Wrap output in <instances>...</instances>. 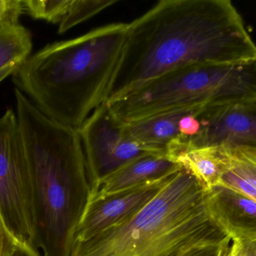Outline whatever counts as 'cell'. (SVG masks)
<instances>
[{"instance_id": "obj_14", "label": "cell", "mask_w": 256, "mask_h": 256, "mask_svg": "<svg viewBox=\"0 0 256 256\" xmlns=\"http://www.w3.org/2000/svg\"><path fill=\"white\" fill-rule=\"evenodd\" d=\"M226 168L231 170L256 188V147H225Z\"/></svg>"}, {"instance_id": "obj_3", "label": "cell", "mask_w": 256, "mask_h": 256, "mask_svg": "<svg viewBox=\"0 0 256 256\" xmlns=\"http://www.w3.org/2000/svg\"><path fill=\"white\" fill-rule=\"evenodd\" d=\"M128 26L114 23L50 44L26 60L14 74V82L44 114L79 129L106 102Z\"/></svg>"}, {"instance_id": "obj_4", "label": "cell", "mask_w": 256, "mask_h": 256, "mask_svg": "<svg viewBox=\"0 0 256 256\" xmlns=\"http://www.w3.org/2000/svg\"><path fill=\"white\" fill-rule=\"evenodd\" d=\"M207 189L182 167L135 215L85 241L70 256H180L197 245L228 236L212 219Z\"/></svg>"}, {"instance_id": "obj_2", "label": "cell", "mask_w": 256, "mask_h": 256, "mask_svg": "<svg viewBox=\"0 0 256 256\" xmlns=\"http://www.w3.org/2000/svg\"><path fill=\"white\" fill-rule=\"evenodd\" d=\"M14 95L32 181L34 246L43 256H70L92 198L79 131L44 114L19 89Z\"/></svg>"}, {"instance_id": "obj_23", "label": "cell", "mask_w": 256, "mask_h": 256, "mask_svg": "<svg viewBox=\"0 0 256 256\" xmlns=\"http://www.w3.org/2000/svg\"><path fill=\"white\" fill-rule=\"evenodd\" d=\"M226 256H234V251H233L232 248L230 247V251H228V254Z\"/></svg>"}, {"instance_id": "obj_22", "label": "cell", "mask_w": 256, "mask_h": 256, "mask_svg": "<svg viewBox=\"0 0 256 256\" xmlns=\"http://www.w3.org/2000/svg\"><path fill=\"white\" fill-rule=\"evenodd\" d=\"M18 69V68L10 67L0 71V83H1L3 80L6 79L9 75H14Z\"/></svg>"}, {"instance_id": "obj_12", "label": "cell", "mask_w": 256, "mask_h": 256, "mask_svg": "<svg viewBox=\"0 0 256 256\" xmlns=\"http://www.w3.org/2000/svg\"><path fill=\"white\" fill-rule=\"evenodd\" d=\"M172 159L189 170L208 189L220 183L227 167V156L222 146L188 149Z\"/></svg>"}, {"instance_id": "obj_7", "label": "cell", "mask_w": 256, "mask_h": 256, "mask_svg": "<svg viewBox=\"0 0 256 256\" xmlns=\"http://www.w3.org/2000/svg\"><path fill=\"white\" fill-rule=\"evenodd\" d=\"M198 118L200 131L192 138L180 139L179 151L216 146L256 147V101L204 108Z\"/></svg>"}, {"instance_id": "obj_11", "label": "cell", "mask_w": 256, "mask_h": 256, "mask_svg": "<svg viewBox=\"0 0 256 256\" xmlns=\"http://www.w3.org/2000/svg\"><path fill=\"white\" fill-rule=\"evenodd\" d=\"M197 109L200 108H179L154 114L126 123V131L131 139L148 151L167 156L170 146L182 138L180 120Z\"/></svg>"}, {"instance_id": "obj_15", "label": "cell", "mask_w": 256, "mask_h": 256, "mask_svg": "<svg viewBox=\"0 0 256 256\" xmlns=\"http://www.w3.org/2000/svg\"><path fill=\"white\" fill-rule=\"evenodd\" d=\"M116 3V0H72L67 16L58 27V34L66 33Z\"/></svg>"}, {"instance_id": "obj_18", "label": "cell", "mask_w": 256, "mask_h": 256, "mask_svg": "<svg viewBox=\"0 0 256 256\" xmlns=\"http://www.w3.org/2000/svg\"><path fill=\"white\" fill-rule=\"evenodd\" d=\"M24 12L22 0H0V27L19 24Z\"/></svg>"}, {"instance_id": "obj_19", "label": "cell", "mask_w": 256, "mask_h": 256, "mask_svg": "<svg viewBox=\"0 0 256 256\" xmlns=\"http://www.w3.org/2000/svg\"><path fill=\"white\" fill-rule=\"evenodd\" d=\"M20 242L8 228L0 210V256L12 255Z\"/></svg>"}, {"instance_id": "obj_8", "label": "cell", "mask_w": 256, "mask_h": 256, "mask_svg": "<svg viewBox=\"0 0 256 256\" xmlns=\"http://www.w3.org/2000/svg\"><path fill=\"white\" fill-rule=\"evenodd\" d=\"M176 173L137 187L92 197L76 228L74 242L90 240L132 217L159 193Z\"/></svg>"}, {"instance_id": "obj_17", "label": "cell", "mask_w": 256, "mask_h": 256, "mask_svg": "<svg viewBox=\"0 0 256 256\" xmlns=\"http://www.w3.org/2000/svg\"><path fill=\"white\" fill-rule=\"evenodd\" d=\"M231 239L226 237L222 241L197 245L180 256H226L230 249Z\"/></svg>"}, {"instance_id": "obj_10", "label": "cell", "mask_w": 256, "mask_h": 256, "mask_svg": "<svg viewBox=\"0 0 256 256\" xmlns=\"http://www.w3.org/2000/svg\"><path fill=\"white\" fill-rule=\"evenodd\" d=\"M182 168L180 164L166 155H144L105 179L92 198L156 181L177 172Z\"/></svg>"}, {"instance_id": "obj_5", "label": "cell", "mask_w": 256, "mask_h": 256, "mask_svg": "<svg viewBox=\"0 0 256 256\" xmlns=\"http://www.w3.org/2000/svg\"><path fill=\"white\" fill-rule=\"evenodd\" d=\"M0 210L16 238L36 248L31 171L18 117L10 109L0 117Z\"/></svg>"}, {"instance_id": "obj_6", "label": "cell", "mask_w": 256, "mask_h": 256, "mask_svg": "<svg viewBox=\"0 0 256 256\" xmlns=\"http://www.w3.org/2000/svg\"><path fill=\"white\" fill-rule=\"evenodd\" d=\"M78 131L92 195L111 174L137 158L152 153L131 139L126 123L114 114L106 102L93 111Z\"/></svg>"}, {"instance_id": "obj_9", "label": "cell", "mask_w": 256, "mask_h": 256, "mask_svg": "<svg viewBox=\"0 0 256 256\" xmlns=\"http://www.w3.org/2000/svg\"><path fill=\"white\" fill-rule=\"evenodd\" d=\"M206 204L212 219L231 240L256 239V201L218 184L207 189Z\"/></svg>"}, {"instance_id": "obj_21", "label": "cell", "mask_w": 256, "mask_h": 256, "mask_svg": "<svg viewBox=\"0 0 256 256\" xmlns=\"http://www.w3.org/2000/svg\"><path fill=\"white\" fill-rule=\"evenodd\" d=\"M10 256H43L40 255L38 249L26 243L20 242L15 250Z\"/></svg>"}, {"instance_id": "obj_20", "label": "cell", "mask_w": 256, "mask_h": 256, "mask_svg": "<svg viewBox=\"0 0 256 256\" xmlns=\"http://www.w3.org/2000/svg\"><path fill=\"white\" fill-rule=\"evenodd\" d=\"M232 248L234 256H256V239L234 240Z\"/></svg>"}, {"instance_id": "obj_13", "label": "cell", "mask_w": 256, "mask_h": 256, "mask_svg": "<svg viewBox=\"0 0 256 256\" xmlns=\"http://www.w3.org/2000/svg\"><path fill=\"white\" fill-rule=\"evenodd\" d=\"M32 40L30 30L19 24L0 27V71L19 69L30 57Z\"/></svg>"}, {"instance_id": "obj_16", "label": "cell", "mask_w": 256, "mask_h": 256, "mask_svg": "<svg viewBox=\"0 0 256 256\" xmlns=\"http://www.w3.org/2000/svg\"><path fill=\"white\" fill-rule=\"evenodd\" d=\"M72 0H22L24 11L34 19L60 24L67 16Z\"/></svg>"}, {"instance_id": "obj_1", "label": "cell", "mask_w": 256, "mask_h": 256, "mask_svg": "<svg viewBox=\"0 0 256 256\" xmlns=\"http://www.w3.org/2000/svg\"><path fill=\"white\" fill-rule=\"evenodd\" d=\"M256 59V45L230 0H164L128 24L106 102L190 65Z\"/></svg>"}]
</instances>
